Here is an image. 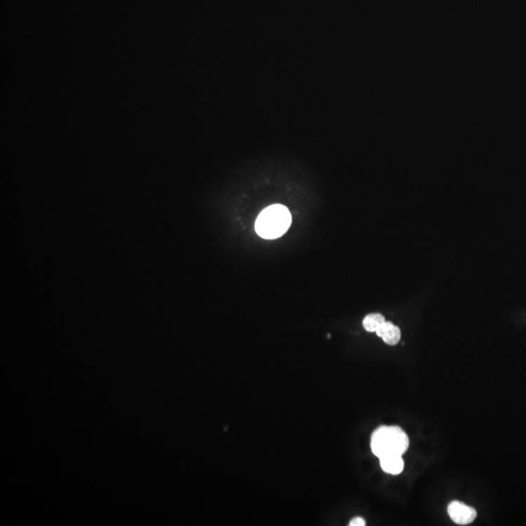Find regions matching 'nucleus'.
<instances>
[{"instance_id": "nucleus-7", "label": "nucleus", "mask_w": 526, "mask_h": 526, "mask_svg": "<svg viewBox=\"0 0 526 526\" xmlns=\"http://www.w3.org/2000/svg\"><path fill=\"white\" fill-rule=\"evenodd\" d=\"M367 525L365 518L362 517H355L350 520L349 526H365Z\"/></svg>"}, {"instance_id": "nucleus-3", "label": "nucleus", "mask_w": 526, "mask_h": 526, "mask_svg": "<svg viewBox=\"0 0 526 526\" xmlns=\"http://www.w3.org/2000/svg\"><path fill=\"white\" fill-rule=\"evenodd\" d=\"M447 513L452 522L459 525H470L478 515L475 508L457 500L452 501L448 504Z\"/></svg>"}, {"instance_id": "nucleus-5", "label": "nucleus", "mask_w": 526, "mask_h": 526, "mask_svg": "<svg viewBox=\"0 0 526 526\" xmlns=\"http://www.w3.org/2000/svg\"><path fill=\"white\" fill-rule=\"evenodd\" d=\"M380 467L386 473L397 476L403 472L405 468V461L403 455H388L379 459Z\"/></svg>"}, {"instance_id": "nucleus-2", "label": "nucleus", "mask_w": 526, "mask_h": 526, "mask_svg": "<svg viewBox=\"0 0 526 526\" xmlns=\"http://www.w3.org/2000/svg\"><path fill=\"white\" fill-rule=\"evenodd\" d=\"M292 224L290 210L275 204L260 213L255 222V231L264 239H277L288 231Z\"/></svg>"}, {"instance_id": "nucleus-4", "label": "nucleus", "mask_w": 526, "mask_h": 526, "mask_svg": "<svg viewBox=\"0 0 526 526\" xmlns=\"http://www.w3.org/2000/svg\"><path fill=\"white\" fill-rule=\"evenodd\" d=\"M375 333H377L378 337H382L383 342L388 345L398 344L400 339V330L399 328L393 324V323L387 322V321H385V322L378 328V330Z\"/></svg>"}, {"instance_id": "nucleus-6", "label": "nucleus", "mask_w": 526, "mask_h": 526, "mask_svg": "<svg viewBox=\"0 0 526 526\" xmlns=\"http://www.w3.org/2000/svg\"><path fill=\"white\" fill-rule=\"evenodd\" d=\"M385 318L383 317L379 313H372L365 316L364 321H363V325H364L365 330L368 332H377L378 328L380 327L385 322Z\"/></svg>"}, {"instance_id": "nucleus-1", "label": "nucleus", "mask_w": 526, "mask_h": 526, "mask_svg": "<svg viewBox=\"0 0 526 526\" xmlns=\"http://www.w3.org/2000/svg\"><path fill=\"white\" fill-rule=\"evenodd\" d=\"M410 447L407 433L398 426H382L372 433L370 448L377 458L388 455H403Z\"/></svg>"}]
</instances>
